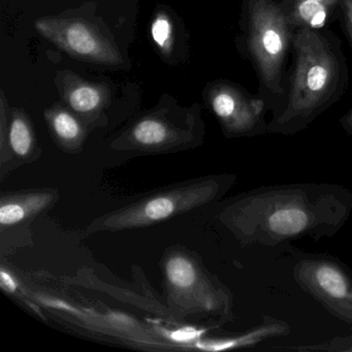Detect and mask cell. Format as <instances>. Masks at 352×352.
Segmentation results:
<instances>
[{"instance_id": "obj_1", "label": "cell", "mask_w": 352, "mask_h": 352, "mask_svg": "<svg viewBox=\"0 0 352 352\" xmlns=\"http://www.w3.org/2000/svg\"><path fill=\"white\" fill-rule=\"evenodd\" d=\"M294 65L281 109L269 129L292 133L310 124L346 94L349 71L341 40L329 30L294 32Z\"/></svg>"}, {"instance_id": "obj_2", "label": "cell", "mask_w": 352, "mask_h": 352, "mask_svg": "<svg viewBox=\"0 0 352 352\" xmlns=\"http://www.w3.org/2000/svg\"><path fill=\"white\" fill-rule=\"evenodd\" d=\"M294 32L281 0H243L239 47L256 73L257 96L277 112L285 96V67Z\"/></svg>"}, {"instance_id": "obj_3", "label": "cell", "mask_w": 352, "mask_h": 352, "mask_svg": "<svg viewBox=\"0 0 352 352\" xmlns=\"http://www.w3.org/2000/svg\"><path fill=\"white\" fill-rule=\"evenodd\" d=\"M220 188L221 184L214 178L183 183L100 216L87 226L86 232H119L166 221L213 201Z\"/></svg>"}, {"instance_id": "obj_4", "label": "cell", "mask_w": 352, "mask_h": 352, "mask_svg": "<svg viewBox=\"0 0 352 352\" xmlns=\"http://www.w3.org/2000/svg\"><path fill=\"white\" fill-rule=\"evenodd\" d=\"M232 228L247 236L294 238L312 226L314 215L304 197L296 193H267L249 197L230 212Z\"/></svg>"}, {"instance_id": "obj_5", "label": "cell", "mask_w": 352, "mask_h": 352, "mask_svg": "<svg viewBox=\"0 0 352 352\" xmlns=\"http://www.w3.org/2000/svg\"><path fill=\"white\" fill-rule=\"evenodd\" d=\"M199 131L190 117L170 116L155 111L135 121L111 144L117 151L162 153L190 147L199 142Z\"/></svg>"}, {"instance_id": "obj_6", "label": "cell", "mask_w": 352, "mask_h": 352, "mask_svg": "<svg viewBox=\"0 0 352 352\" xmlns=\"http://www.w3.org/2000/svg\"><path fill=\"white\" fill-rule=\"evenodd\" d=\"M162 269L170 302L182 311L216 312L223 307V294L190 253L178 250L166 253Z\"/></svg>"}, {"instance_id": "obj_7", "label": "cell", "mask_w": 352, "mask_h": 352, "mask_svg": "<svg viewBox=\"0 0 352 352\" xmlns=\"http://www.w3.org/2000/svg\"><path fill=\"white\" fill-rule=\"evenodd\" d=\"M34 28L46 40L79 60L109 67L122 65L118 49L84 20L42 18L34 22Z\"/></svg>"}, {"instance_id": "obj_8", "label": "cell", "mask_w": 352, "mask_h": 352, "mask_svg": "<svg viewBox=\"0 0 352 352\" xmlns=\"http://www.w3.org/2000/svg\"><path fill=\"white\" fill-rule=\"evenodd\" d=\"M207 100L226 135H249L265 127L263 116L267 109L265 100L236 84L226 81L212 84Z\"/></svg>"}, {"instance_id": "obj_9", "label": "cell", "mask_w": 352, "mask_h": 352, "mask_svg": "<svg viewBox=\"0 0 352 352\" xmlns=\"http://www.w3.org/2000/svg\"><path fill=\"white\" fill-rule=\"evenodd\" d=\"M296 279L331 312L352 324V282L343 270L331 261H302Z\"/></svg>"}, {"instance_id": "obj_10", "label": "cell", "mask_w": 352, "mask_h": 352, "mask_svg": "<svg viewBox=\"0 0 352 352\" xmlns=\"http://www.w3.org/2000/svg\"><path fill=\"white\" fill-rule=\"evenodd\" d=\"M0 154L1 168L6 164L34 162L40 156L38 141L32 121L25 112L19 109L9 110L5 94L1 90L0 100Z\"/></svg>"}, {"instance_id": "obj_11", "label": "cell", "mask_w": 352, "mask_h": 352, "mask_svg": "<svg viewBox=\"0 0 352 352\" xmlns=\"http://www.w3.org/2000/svg\"><path fill=\"white\" fill-rule=\"evenodd\" d=\"M56 84L65 104L86 125L98 120L110 102L107 85L90 83L71 72L57 74Z\"/></svg>"}, {"instance_id": "obj_12", "label": "cell", "mask_w": 352, "mask_h": 352, "mask_svg": "<svg viewBox=\"0 0 352 352\" xmlns=\"http://www.w3.org/2000/svg\"><path fill=\"white\" fill-rule=\"evenodd\" d=\"M58 199V191L50 188L3 195L0 199V226L5 230L32 219L52 207Z\"/></svg>"}, {"instance_id": "obj_13", "label": "cell", "mask_w": 352, "mask_h": 352, "mask_svg": "<svg viewBox=\"0 0 352 352\" xmlns=\"http://www.w3.org/2000/svg\"><path fill=\"white\" fill-rule=\"evenodd\" d=\"M49 131L57 145L69 153L83 147L87 138V125L73 111L55 104L45 112Z\"/></svg>"}, {"instance_id": "obj_14", "label": "cell", "mask_w": 352, "mask_h": 352, "mask_svg": "<svg viewBox=\"0 0 352 352\" xmlns=\"http://www.w3.org/2000/svg\"><path fill=\"white\" fill-rule=\"evenodd\" d=\"M281 5L294 30H324L340 11V0H281Z\"/></svg>"}, {"instance_id": "obj_15", "label": "cell", "mask_w": 352, "mask_h": 352, "mask_svg": "<svg viewBox=\"0 0 352 352\" xmlns=\"http://www.w3.org/2000/svg\"><path fill=\"white\" fill-rule=\"evenodd\" d=\"M285 325L280 323L261 325L245 335L232 339L216 340V341H197L195 346L206 351H222V350L234 349V348L245 347V346L255 345L263 340L270 337L283 333Z\"/></svg>"}, {"instance_id": "obj_16", "label": "cell", "mask_w": 352, "mask_h": 352, "mask_svg": "<svg viewBox=\"0 0 352 352\" xmlns=\"http://www.w3.org/2000/svg\"><path fill=\"white\" fill-rule=\"evenodd\" d=\"M151 36L154 43L164 54H168L173 48V24L164 12H160L151 25Z\"/></svg>"}, {"instance_id": "obj_17", "label": "cell", "mask_w": 352, "mask_h": 352, "mask_svg": "<svg viewBox=\"0 0 352 352\" xmlns=\"http://www.w3.org/2000/svg\"><path fill=\"white\" fill-rule=\"evenodd\" d=\"M207 329H195L193 327H184L175 331H164L166 338L176 343H191L203 337Z\"/></svg>"}, {"instance_id": "obj_18", "label": "cell", "mask_w": 352, "mask_h": 352, "mask_svg": "<svg viewBox=\"0 0 352 352\" xmlns=\"http://www.w3.org/2000/svg\"><path fill=\"white\" fill-rule=\"evenodd\" d=\"M300 350H325V351H349L352 352V337L337 338L323 345L309 346L300 348Z\"/></svg>"}, {"instance_id": "obj_19", "label": "cell", "mask_w": 352, "mask_h": 352, "mask_svg": "<svg viewBox=\"0 0 352 352\" xmlns=\"http://www.w3.org/2000/svg\"><path fill=\"white\" fill-rule=\"evenodd\" d=\"M340 13L346 36L352 49V0H340Z\"/></svg>"}, {"instance_id": "obj_20", "label": "cell", "mask_w": 352, "mask_h": 352, "mask_svg": "<svg viewBox=\"0 0 352 352\" xmlns=\"http://www.w3.org/2000/svg\"><path fill=\"white\" fill-rule=\"evenodd\" d=\"M0 285H1V288H3V290L10 292V294H15L18 287L17 281H16L13 276H12L9 272L6 271L3 267L1 269V271H0Z\"/></svg>"}, {"instance_id": "obj_21", "label": "cell", "mask_w": 352, "mask_h": 352, "mask_svg": "<svg viewBox=\"0 0 352 352\" xmlns=\"http://www.w3.org/2000/svg\"><path fill=\"white\" fill-rule=\"evenodd\" d=\"M342 126L345 127L347 131H351L352 133V106L349 109L347 113L342 117L341 119Z\"/></svg>"}]
</instances>
